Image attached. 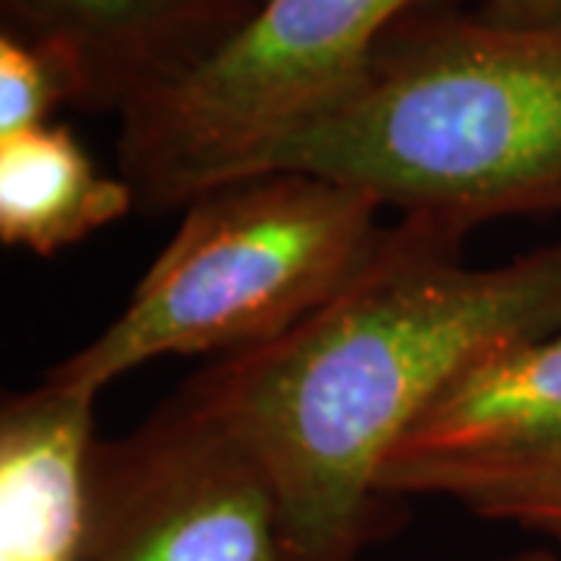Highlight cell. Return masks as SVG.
<instances>
[{
  "label": "cell",
  "mask_w": 561,
  "mask_h": 561,
  "mask_svg": "<svg viewBox=\"0 0 561 561\" xmlns=\"http://www.w3.org/2000/svg\"><path fill=\"white\" fill-rule=\"evenodd\" d=\"M468 234L400 216L319 312L184 383L265 465L284 561H359L387 527L378 483L412 421L474 359L561 334V238L471 265Z\"/></svg>",
  "instance_id": "obj_1"
},
{
  "label": "cell",
  "mask_w": 561,
  "mask_h": 561,
  "mask_svg": "<svg viewBox=\"0 0 561 561\" xmlns=\"http://www.w3.org/2000/svg\"><path fill=\"white\" fill-rule=\"evenodd\" d=\"M275 169L465 231L561 216V22H502L459 3L402 16L359 91L280 144L262 172Z\"/></svg>",
  "instance_id": "obj_2"
},
{
  "label": "cell",
  "mask_w": 561,
  "mask_h": 561,
  "mask_svg": "<svg viewBox=\"0 0 561 561\" xmlns=\"http://www.w3.org/2000/svg\"><path fill=\"white\" fill-rule=\"evenodd\" d=\"M375 194L312 172L228 181L184 206L125 309L44 378L88 397L162 356L278 341L353 280L381 238Z\"/></svg>",
  "instance_id": "obj_3"
},
{
  "label": "cell",
  "mask_w": 561,
  "mask_h": 561,
  "mask_svg": "<svg viewBox=\"0 0 561 561\" xmlns=\"http://www.w3.org/2000/svg\"><path fill=\"white\" fill-rule=\"evenodd\" d=\"M440 3L461 0H260L209 60L119 116V179L135 206L160 216L260 175L280 144L359 91L402 16Z\"/></svg>",
  "instance_id": "obj_4"
},
{
  "label": "cell",
  "mask_w": 561,
  "mask_h": 561,
  "mask_svg": "<svg viewBox=\"0 0 561 561\" xmlns=\"http://www.w3.org/2000/svg\"><path fill=\"white\" fill-rule=\"evenodd\" d=\"M88 561H284L275 483L181 387L138 431L98 443Z\"/></svg>",
  "instance_id": "obj_5"
},
{
  "label": "cell",
  "mask_w": 561,
  "mask_h": 561,
  "mask_svg": "<svg viewBox=\"0 0 561 561\" xmlns=\"http://www.w3.org/2000/svg\"><path fill=\"white\" fill-rule=\"evenodd\" d=\"M260 0H0L3 32L62 69L72 106L125 116L209 60Z\"/></svg>",
  "instance_id": "obj_6"
},
{
  "label": "cell",
  "mask_w": 561,
  "mask_h": 561,
  "mask_svg": "<svg viewBox=\"0 0 561 561\" xmlns=\"http://www.w3.org/2000/svg\"><path fill=\"white\" fill-rule=\"evenodd\" d=\"M561 446V334L500 346L461 368L383 465L387 502L427 496L449 474Z\"/></svg>",
  "instance_id": "obj_7"
},
{
  "label": "cell",
  "mask_w": 561,
  "mask_h": 561,
  "mask_svg": "<svg viewBox=\"0 0 561 561\" xmlns=\"http://www.w3.org/2000/svg\"><path fill=\"white\" fill-rule=\"evenodd\" d=\"M94 400L44 381L0 415V561H88Z\"/></svg>",
  "instance_id": "obj_8"
},
{
  "label": "cell",
  "mask_w": 561,
  "mask_h": 561,
  "mask_svg": "<svg viewBox=\"0 0 561 561\" xmlns=\"http://www.w3.org/2000/svg\"><path fill=\"white\" fill-rule=\"evenodd\" d=\"M135 194L94 169L66 125L0 140V241L54 256L128 216Z\"/></svg>",
  "instance_id": "obj_9"
},
{
  "label": "cell",
  "mask_w": 561,
  "mask_h": 561,
  "mask_svg": "<svg viewBox=\"0 0 561 561\" xmlns=\"http://www.w3.org/2000/svg\"><path fill=\"white\" fill-rule=\"evenodd\" d=\"M427 496H446L481 518L522 524L542 534L561 524V446L449 474L434 483Z\"/></svg>",
  "instance_id": "obj_10"
},
{
  "label": "cell",
  "mask_w": 561,
  "mask_h": 561,
  "mask_svg": "<svg viewBox=\"0 0 561 561\" xmlns=\"http://www.w3.org/2000/svg\"><path fill=\"white\" fill-rule=\"evenodd\" d=\"M72 106V84L44 50L0 32V140L50 125L54 106Z\"/></svg>",
  "instance_id": "obj_11"
},
{
  "label": "cell",
  "mask_w": 561,
  "mask_h": 561,
  "mask_svg": "<svg viewBox=\"0 0 561 561\" xmlns=\"http://www.w3.org/2000/svg\"><path fill=\"white\" fill-rule=\"evenodd\" d=\"M481 10L493 20L522 22V25L561 22V0H486Z\"/></svg>",
  "instance_id": "obj_12"
},
{
  "label": "cell",
  "mask_w": 561,
  "mask_h": 561,
  "mask_svg": "<svg viewBox=\"0 0 561 561\" xmlns=\"http://www.w3.org/2000/svg\"><path fill=\"white\" fill-rule=\"evenodd\" d=\"M542 534H546V537H549V540L556 542V546L561 549V524H552V527H546Z\"/></svg>",
  "instance_id": "obj_13"
}]
</instances>
